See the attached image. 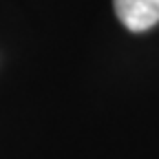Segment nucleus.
I'll return each instance as SVG.
<instances>
[{
	"instance_id": "nucleus-1",
	"label": "nucleus",
	"mask_w": 159,
	"mask_h": 159,
	"mask_svg": "<svg viewBox=\"0 0 159 159\" xmlns=\"http://www.w3.org/2000/svg\"><path fill=\"white\" fill-rule=\"evenodd\" d=\"M113 5L128 31H148L159 22V0H113Z\"/></svg>"
}]
</instances>
